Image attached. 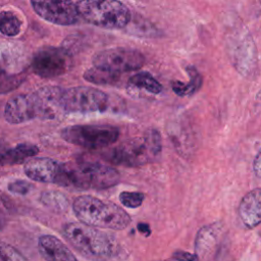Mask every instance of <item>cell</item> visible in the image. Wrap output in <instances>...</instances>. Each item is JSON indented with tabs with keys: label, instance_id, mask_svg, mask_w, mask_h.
<instances>
[{
	"label": "cell",
	"instance_id": "cell-3",
	"mask_svg": "<svg viewBox=\"0 0 261 261\" xmlns=\"http://www.w3.org/2000/svg\"><path fill=\"white\" fill-rule=\"evenodd\" d=\"M62 234L82 256L92 261H106L116 252L112 236L82 222L66 223Z\"/></svg>",
	"mask_w": 261,
	"mask_h": 261
},
{
	"label": "cell",
	"instance_id": "cell-21",
	"mask_svg": "<svg viewBox=\"0 0 261 261\" xmlns=\"http://www.w3.org/2000/svg\"><path fill=\"white\" fill-rule=\"evenodd\" d=\"M21 29L20 19L12 11L5 10L0 12V33L8 36L14 37L19 34Z\"/></svg>",
	"mask_w": 261,
	"mask_h": 261
},
{
	"label": "cell",
	"instance_id": "cell-20",
	"mask_svg": "<svg viewBox=\"0 0 261 261\" xmlns=\"http://www.w3.org/2000/svg\"><path fill=\"white\" fill-rule=\"evenodd\" d=\"M120 74L92 67L85 71L84 79L90 83L97 85H116L120 80Z\"/></svg>",
	"mask_w": 261,
	"mask_h": 261
},
{
	"label": "cell",
	"instance_id": "cell-16",
	"mask_svg": "<svg viewBox=\"0 0 261 261\" xmlns=\"http://www.w3.org/2000/svg\"><path fill=\"white\" fill-rule=\"evenodd\" d=\"M39 153L38 146L31 143H21L10 147L0 139V166L15 165L23 163Z\"/></svg>",
	"mask_w": 261,
	"mask_h": 261
},
{
	"label": "cell",
	"instance_id": "cell-10",
	"mask_svg": "<svg viewBox=\"0 0 261 261\" xmlns=\"http://www.w3.org/2000/svg\"><path fill=\"white\" fill-rule=\"evenodd\" d=\"M73 64L69 49L64 47L44 46L39 48L32 59L33 71L44 79L65 74Z\"/></svg>",
	"mask_w": 261,
	"mask_h": 261
},
{
	"label": "cell",
	"instance_id": "cell-28",
	"mask_svg": "<svg viewBox=\"0 0 261 261\" xmlns=\"http://www.w3.org/2000/svg\"><path fill=\"white\" fill-rule=\"evenodd\" d=\"M172 258L176 261H197V256L195 254H191L185 251H175L172 254Z\"/></svg>",
	"mask_w": 261,
	"mask_h": 261
},
{
	"label": "cell",
	"instance_id": "cell-25",
	"mask_svg": "<svg viewBox=\"0 0 261 261\" xmlns=\"http://www.w3.org/2000/svg\"><path fill=\"white\" fill-rule=\"evenodd\" d=\"M0 261H28L27 258L14 247L0 243Z\"/></svg>",
	"mask_w": 261,
	"mask_h": 261
},
{
	"label": "cell",
	"instance_id": "cell-17",
	"mask_svg": "<svg viewBox=\"0 0 261 261\" xmlns=\"http://www.w3.org/2000/svg\"><path fill=\"white\" fill-rule=\"evenodd\" d=\"M222 231L220 222L211 223L201 227L195 240V255L198 259H205L217 247Z\"/></svg>",
	"mask_w": 261,
	"mask_h": 261
},
{
	"label": "cell",
	"instance_id": "cell-18",
	"mask_svg": "<svg viewBox=\"0 0 261 261\" xmlns=\"http://www.w3.org/2000/svg\"><path fill=\"white\" fill-rule=\"evenodd\" d=\"M186 69L190 75V82L188 84L181 83L179 81H173L171 83V88L173 92L179 97H187L195 94L200 90L203 84L202 75L195 66L189 65Z\"/></svg>",
	"mask_w": 261,
	"mask_h": 261
},
{
	"label": "cell",
	"instance_id": "cell-22",
	"mask_svg": "<svg viewBox=\"0 0 261 261\" xmlns=\"http://www.w3.org/2000/svg\"><path fill=\"white\" fill-rule=\"evenodd\" d=\"M25 80L24 73L10 74L0 68V94H7L16 89Z\"/></svg>",
	"mask_w": 261,
	"mask_h": 261
},
{
	"label": "cell",
	"instance_id": "cell-31",
	"mask_svg": "<svg viewBox=\"0 0 261 261\" xmlns=\"http://www.w3.org/2000/svg\"><path fill=\"white\" fill-rule=\"evenodd\" d=\"M6 223H7L6 215H5L4 211H3V210L1 209V207H0V230H2V229L5 227Z\"/></svg>",
	"mask_w": 261,
	"mask_h": 261
},
{
	"label": "cell",
	"instance_id": "cell-4",
	"mask_svg": "<svg viewBox=\"0 0 261 261\" xmlns=\"http://www.w3.org/2000/svg\"><path fill=\"white\" fill-rule=\"evenodd\" d=\"M160 133L155 128L147 129L142 136L125 141L108 152V160L114 164L137 167L155 161L161 154Z\"/></svg>",
	"mask_w": 261,
	"mask_h": 261
},
{
	"label": "cell",
	"instance_id": "cell-15",
	"mask_svg": "<svg viewBox=\"0 0 261 261\" xmlns=\"http://www.w3.org/2000/svg\"><path fill=\"white\" fill-rule=\"evenodd\" d=\"M38 249L45 261H77L67 246L55 236H41L38 240Z\"/></svg>",
	"mask_w": 261,
	"mask_h": 261
},
{
	"label": "cell",
	"instance_id": "cell-11",
	"mask_svg": "<svg viewBox=\"0 0 261 261\" xmlns=\"http://www.w3.org/2000/svg\"><path fill=\"white\" fill-rule=\"evenodd\" d=\"M227 43L229 56L236 69L244 76H253L257 70L258 59L256 46L249 32H242L240 36L237 34V37Z\"/></svg>",
	"mask_w": 261,
	"mask_h": 261
},
{
	"label": "cell",
	"instance_id": "cell-5",
	"mask_svg": "<svg viewBox=\"0 0 261 261\" xmlns=\"http://www.w3.org/2000/svg\"><path fill=\"white\" fill-rule=\"evenodd\" d=\"M65 188L77 190H103L117 185L120 180L118 171L108 165L94 162L64 163Z\"/></svg>",
	"mask_w": 261,
	"mask_h": 261
},
{
	"label": "cell",
	"instance_id": "cell-26",
	"mask_svg": "<svg viewBox=\"0 0 261 261\" xmlns=\"http://www.w3.org/2000/svg\"><path fill=\"white\" fill-rule=\"evenodd\" d=\"M134 32L136 35H140L142 37H157L159 35V31L152 25V23L143 18L134 23Z\"/></svg>",
	"mask_w": 261,
	"mask_h": 261
},
{
	"label": "cell",
	"instance_id": "cell-9",
	"mask_svg": "<svg viewBox=\"0 0 261 261\" xmlns=\"http://www.w3.org/2000/svg\"><path fill=\"white\" fill-rule=\"evenodd\" d=\"M92 61L94 67L120 74L140 69L145 63V56L137 49L116 47L97 52Z\"/></svg>",
	"mask_w": 261,
	"mask_h": 261
},
{
	"label": "cell",
	"instance_id": "cell-19",
	"mask_svg": "<svg viewBox=\"0 0 261 261\" xmlns=\"http://www.w3.org/2000/svg\"><path fill=\"white\" fill-rule=\"evenodd\" d=\"M128 85L134 88L143 89L151 94H159L162 91V85L147 71H141L132 75L128 79Z\"/></svg>",
	"mask_w": 261,
	"mask_h": 261
},
{
	"label": "cell",
	"instance_id": "cell-13",
	"mask_svg": "<svg viewBox=\"0 0 261 261\" xmlns=\"http://www.w3.org/2000/svg\"><path fill=\"white\" fill-rule=\"evenodd\" d=\"M23 170L25 175L33 180L56 184L64 187V163H60L47 157H33L24 162Z\"/></svg>",
	"mask_w": 261,
	"mask_h": 261
},
{
	"label": "cell",
	"instance_id": "cell-6",
	"mask_svg": "<svg viewBox=\"0 0 261 261\" xmlns=\"http://www.w3.org/2000/svg\"><path fill=\"white\" fill-rule=\"evenodd\" d=\"M75 3L80 16L89 23L102 29H123L132 20L130 10L120 1L84 0Z\"/></svg>",
	"mask_w": 261,
	"mask_h": 261
},
{
	"label": "cell",
	"instance_id": "cell-8",
	"mask_svg": "<svg viewBox=\"0 0 261 261\" xmlns=\"http://www.w3.org/2000/svg\"><path fill=\"white\" fill-rule=\"evenodd\" d=\"M108 98L101 90L79 86L63 89L61 104L64 113L102 112L108 106Z\"/></svg>",
	"mask_w": 261,
	"mask_h": 261
},
{
	"label": "cell",
	"instance_id": "cell-30",
	"mask_svg": "<svg viewBox=\"0 0 261 261\" xmlns=\"http://www.w3.org/2000/svg\"><path fill=\"white\" fill-rule=\"evenodd\" d=\"M138 229H139V231H140L141 233L145 234L146 237L150 236V233H151V229H150V226H149V224H147V223H143V222H140V223L138 224Z\"/></svg>",
	"mask_w": 261,
	"mask_h": 261
},
{
	"label": "cell",
	"instance_id": "cell-1",
	"mask_svg": "<svg viewBox=\"0 0 261 261\" xmlns=\"http://www.w3.org/2000/svg\"><path fill=\"white\" fill-rule=\"evenodd\" d=\"M62 92L60 87L46 86L33 93L16 95L7 101L4 117L12 124L33 119H54L64 113L61 104Z\"/></svg>",
	"mask_w": 261,
	"mask_h": 261
},
{
	"label": "cell",
	"instance_id": "cell-7",
	"mask_svg": "<svg viewBox=\"0 0 261 261\" xmlns=\"http://www.w3.org/2000/svg\"><path fill=\"white\" fill-rule=\"evenodd\" d=\"M60 136L67 143L99 149L114 144L119 137V129L109 124H74L62 128Z\"/></svg>",
	"mask_w": 261,
	"mask_h": 261
},
{
	"label": "cell",
	"instance_id": "cell-12",
	"mask_svg": "<svg viewBox=\"0 0 261 261\" xmlns=\"http://www.w3.org/2000/svg\"><path fill=\"white\" fill-rule=\"evenodd\" d=\"M31 5L40 17L58 25H72L80 18L75 2L31 1Z\"/></svg>",
	"mask_w": 261,
	"mask_h": 261
},
{
	"label": "cell",
	"instance_id": "cell-27",
	"mask_svg": "<svg viewBox=\"0 0 261 261\" xmlns=\"http://www.w3.org/2000/svg\"><path fill=\"white\" fill-rule=\"evenodd\" d=\"M32 188H33L32 184H30L27 180H21V179L11 181L8 185V191L10 193L16 194V195H25L31 191Z\"/></svg>",
	"mask_w": 261,
	"mask_h": 261
},
{
	"label": "cell",
	"instance_id": "cell-23",
	"mask_svg": "<svg viewBox=\"0 0 261 261\" xmlns=\"http://www.w3.org/2000/svg\"><path fill=\"white\" fill-rule=\"evenodd\" d=\"M41 201L45 206L55 211H64L68 206L66 198L62 194L55 191L43 193L41 196Z\"/></svg>",
	"mask_w": 261,
	"mask_h": 261
},
{
	"label": "cell",
	"instance_id": "cell-29",
	"mask_svg": "<svg viewBox=\"0 0 261 261\" xmlns=\"http://www.w3.org/2000/svg\"><path fill=\"white\" fill-rule=\"evenodd\" d=\"M253 170L256 176L261 178V148L259 149L258 153L256 154L254 161H253Z\"/></svg>",
	"mask_w": 261,
	"mask_h": 261
},
{
	"label": "cell",
	"instance_id": "cell-2",
	"mask_svg": "<svg viewBox=\"0 0 261 261\" xmlns=\"http://www.w3.org/2000/svg\"><path fill=\"white\" fill-rule=\"evenodd\" d=\"M72 210L82 223L93 227L121 230L132 220L121 207L90 195L77 197L72 203Z\"/></svg>",
	"mask_w": 261,
	"mask_h": 261
},
{
	"label": "cell",
	"instance_id": "cell-14",
	"mask_svg": "<svg viewBox=\"0 0 261 261\" xmlns=\"http://www.w3.org/2000/svg\"><path fill=\"white\" fill-rule=\"evenodd\" d=\"M238 213L248 228H254L261 224V188L254 189L243 197Z\"/></svg>",
	"mask_w": 261,
	"mask_h": 261
},
{
	"label": "cell",
	"instance_id": "cell-24",
	"mask_svg": "<svg viewBox=\"0 0 261 261\" xmlns=\"http://www.w3.org/2000/svg\"><path fill=\"white\" fill-rule=\"evenodd\" d=\"M145 196L140 192H121L119 194L120 203L127 208H138L142 205Z\"/></svg>",
	"mask_w": 261,
	"mask_h": 261
}]
</instances>
